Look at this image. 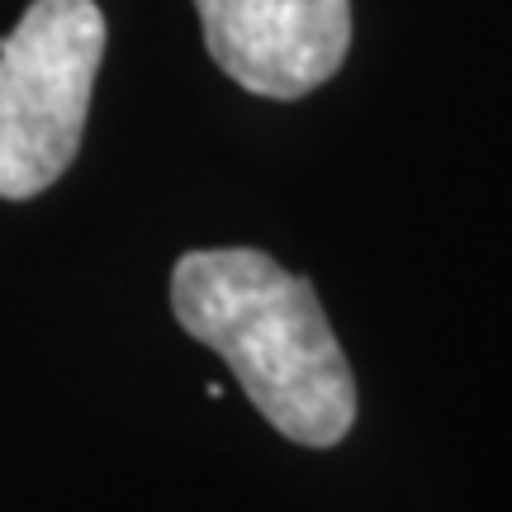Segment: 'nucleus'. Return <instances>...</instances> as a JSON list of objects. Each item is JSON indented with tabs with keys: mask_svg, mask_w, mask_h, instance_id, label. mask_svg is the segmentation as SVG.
<instances>
[{
	"mask_svg": "<svg viewBox=\"0 0 512 512\" xmlns=\"http://www.w3.org/2000/svg\"><path fill=\"white\" fill-rule=\"evenodd\" d=\"M110 24L95 0H34L0 38V200H34L81 152Z\"/></svg>",
	"mask_w": 512,
	"mask_h": 512,
	"instance_id": "obj_2",
	"label": "nucleus"
},
{
	"mask_svg": "<svg viewBox=\"0 0 512 512\" xmlns=\"http://www.w3.org/2000/svg\"><path fill=\"white\" fill-rule=\"evenodd\" d=\"M204 48L261 100H299L342 72L351 0H195Z\"/></svg>",
	"mask_w": 512,
	"mask_h": 512,
	"instance_id": "obj_3",
	"label": "nucleus"
},
{
	"mask_svg": "<svg viewBox=\"0 0 512 512\" xmlns=\"http://www.w3.org/2000/svg\"><path fill=\"white\" fill-rule=\"evenodd\" d=\"M171 313L195 342L219 351L242 394L280 437L328 451L356 422V375L309 275L256 247L176 256Z\"/></svg>",
	"mask_w": 512,
	"mask_h": 512,
	"instance_id": "obj_1",
	"label": "nucleus"
}]
</instances>
